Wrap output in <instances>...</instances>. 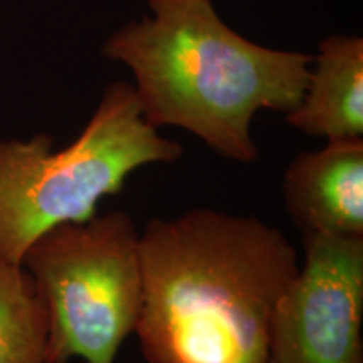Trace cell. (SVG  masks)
I'll list each match as a JSON object with an SVG mask.
<instances>
[{
	"mask_svg": "<svg viewBox=\"0 0 363 363\" xmlns=\"http://www.w3.org/2000/svg\"><path fill=\"white\" fill-rule=\"evenodd\" d=\"M145 363H267L276 301L296 249L254 216L199 207L140 233Z\"/></svg>",
	"mask_w": 363,
	"mask_h": 363,
	"instance_id": "1",
	"label": "cell"
},
{
	"mask_svg": "<svg viewBox=\"0 0 363 363\" xmlns=\"http://www.w3.org/2000/svg\"><path fill=\"white\" fill-rule=\"evenodd\" d=\"M147 2L150 16L120 27L101 49L131 71L145 120L189 131L227 160L256 162L254 116L298 106L311 54L252 43L220 19L212 0Z\"/></svg>",
	"mask_w": 363,
	"mask_h": 363,
	"instance_id": "2",
	"label": "cell"
},
{
	"mask_svg": "<svg viewBox=\"0 0 363 363\" xmlns=\"http://www.w3.org/2000/svg\"><path fill=\"white\" fill-rule=\"evenodd\" d=\"M184 155L145 120L133 84L104 88L74 142L54 150L51 135L0 140V257L22 262L30 244L62 224L98 214L104 197L123 190L135 170Z\"/></svg>",
	"mask_w": 363,
	"mask_h": 363,
	"instance_id": "3",
	"label": "cell"
},
{
	"mask_svg": "<svg viewBox=\"0 0 363 363\" xmlns=\"http://www.w3.org/2000/svg\"><path fill=\"white\" fill-rule=\"evenodd\" d=\"M21 264L48 308L44 363H115L143 303L133 219L111 211L54 227L30 244Z\"/></svg>",
	"mask_w": 363,
	"mask_h": 363,
	"instance_id": "4",
	"label": "cell"
},
{
	"mask_svg": "<svg viewBox=\"0 0 363 363\" xmlns=\"http://www.w3.org/2000/svg\"><path fill=\"white\" fill-rule=\"evenodd\" d=\"M303 247L272 311L267 363H363V238L303 234Z\"/></svg>",
	"mask_w": 363,
	"mask_h": 363,
	"instance_id": "5",
	"label": "cell"
},
{
	"mask_svg": "<svg viewBox=\"0 0 363 363\" xmlns=\"http://www.w3.org/2000/svg\"><path fill=\"white\" fill-rule=\"evenodd\" d=\"M283 195L301 234L363 238V138L299 153L284 172Z\"/></svg>",
	"mask_w": 363,
	"mask_h": 363,
	"instance_id": "6",
	"label": "cell"
},
{
	"mask_svg": "<svg viewBox=\"0 0 363 363\" xmlns=\"http://www.w3.org/2000/svg\"><path fill=\"white\" fill-rule=\"evenodd\" d=\"M286 121L310 136L363 138V39L335 34L318 44L301 101Z\"/></svg>",
	"mask_w": 363,
	"mask_h": 363,
	"instance_id": "7",
	"label": "cell"
},
{
	"mask_svg": "<svg viewBox=\"0 0 363 363\" xmlns=\"http://www.w3.org/2000/svg\"><path fill=\"white\" fill-rule=\"evenodd\" d=\"M48 308L21 262L0 257V363H44Z\"/></svg>",
	"mask_w": 363,
	"mask_h": 363,
	"instance_id": "8",
	"label": "cell"
}]
</instances>
